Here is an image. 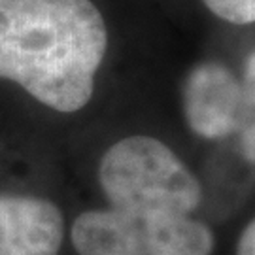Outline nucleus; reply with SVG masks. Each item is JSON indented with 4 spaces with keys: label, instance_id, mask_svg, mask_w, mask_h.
<instances>
[{
    "label": "nucleus",
    "instance_id": "obj_3",
    "mask_svg": "<svg viewBox=\"0 0 255 255\" xmlns=\"http://www.w3.org/2000/svg\"><path fill=\"white\" fill-rule=\"evenodd\" d=\"M68 248L74 255H212L216 237L195 214L112 206L97 199L70 214Z\"/></svg>",
    "mask_w": 255,
    "mask_h": 255
},
{
    "label": "nucleus",
    "instance_id": "obj_2",
    "mask_svg": "<svg viewBox=\"0 0 255 255\" xmlns=\"http://www.w3.org/2000/svg\"><path fill=\"white\" fill-rule=\"evenodd\" d=\"M68 201L61 151L0 138V255H63Z\"/></svg>",
    "mask_w": 255,
    "mask_h": 255
},
{
    "label": "nucleus",
    "instance_id": "obj_7",
    "mask_svg": "<svg viewBox=\"0 0 255 255\" xmlns=\"http://www.w3.org/2000/svg\"><path fill=\"white\" fill-rule=\"evenodd\" d=\"M235 255H255V218L250 219L240 231Z\"/></svg>",
    "mask_w": 255,
    "mask_h": 255
},
{
    "label": "nucleus",
    "instance_id": "obj_4",
    "mask_svg": "<svg viewBox=\"0 0 255 255\" xmlns=\"http://www.w3.org/2000/svg\"><path fill=\"white\" fill-rule=\"evenodd\" d=\"M185 127L201 140L219 142L237 134L242 116V82L221 61L195 63L180 82Z\"/></svg>",
    "mask_w": 255,
    "mask_h": 255
},
{
    "label": "nucleus",
    "instance_id": "obj_5",
    "mask_svg": "<svg viewBox=\"0 0 255 255\" xmlns=\"http://www.w3.org/2000/svg\"><path fill=\"white\" fill-rule=\"evenodd\" d=\"M242 82V116L238 125V146L248 163L255 164V49L246 57Z\"/></svg>",
    "mask_w": 255,
    "mask_h": 255
},
{
    "label": "nucleus",
    "instance_id": "obj_1",
    "mask_svg": "<svg viewBox=\"0 0 255 255\" xmlns=\"http://www.w3.org/2000/svg\"><path fill=\"white\" fill-rule=\"evenodd\" d=\"M118 51L106 0H0V138L64 153L97 130Z\"/></svg>",
    "mask_w": 255,
    "mask_h": 255
},
{
    "label": "nucleus",
    "instance_id": "obj_6",
    "mask_svg": "<svg viewBox=\"0 0 255 255\" xmlns=\"http://www.w3.org/2000/svg\"><path fill=\"white\" fill-rule=\"evenodd\" d=\"M212 15L231 25L255 23V0H201Z\"/></svg>",
    "mask_w": 255,
    "mask_h": 255
}]
</instances>
